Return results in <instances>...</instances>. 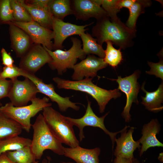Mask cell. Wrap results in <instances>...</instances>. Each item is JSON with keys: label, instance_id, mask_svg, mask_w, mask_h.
<instances>
[{"label": "cell", "instance_id": "14", "mask_svg": "<svg viewBox=\"0 0 163 163\" xmlns=\"http://www.w3.org/2000/svg\"><path fill=\"white\" fill-rule=\"evenodd\" d=\"M108 65L103 58L92 54L88 55L74 66L72 78L74 81L81 80L84 78H93L97 75L98 71L106 68Z\"/></svg>", "mask_w": 163, "mask_h": 163}, {"label": "cell", "instance_id": "40", "mask_svg": "<svg viewBox=\"0 0 163 163\" xmlns=\"http://www.w3.org/2000/svg\"><path fill=\"white\" fill-rule=\"evenodd\" d=\"M47 161L46 160H45L43 161V162H42V163H47ZM62 163H74L73 162H62ZM38 163V161H36L35 162H34V163ZM48 163H50V160H49Z\"/></svg>", "mask_w": 163, "mask_h": 163}, {"label": "cell", "instance_id": "24", "mask_svg": "<svg viewBox=\"0 0 163 163\" xmlns=\"http://www.w3.org/2000/svg\"><path fill=\"white\" fill-rule=\"evenodd\" d=\"M32 140L19 136L0 140V155L8 151H15L30 146Z\"/></svg>", "mask_w": 163, "mask_h": 163}, {"label": "cell", "instance_id": "29", "mask_svg": "<svg viewBox=\"0 0 163 163\" xmlns=\"http://www.w3.org/2000/svg\"><path fill=\"white\" fill-rule=\"evenodd\" d=\"M14 21L26 22L33 21L27 10L21 5L20 0H10Z\"/></svg>", "mask_w": 163, "mask_h": 163}, {"label": "cell", "instance_id": "36", "mask_svg": "<svg viewBox=\"0 0 163 163\" xmlns=\"http://www.w3.org/2000/svg\"><path fill=\"white\" fill-rule=\"evenodd\" d=\"M27 4L43 8H48V4L50 0H24Z\"/></svg>", "mask_w": 163, "mask_h": 163}, {"label": "cell", "instance_id": "26", "mask_svg": "<svg viewBox=\"0 0 163 163\" xmlns=\"http://www.w3.org/2000/svg\"><path fill=\"white\" fill-rule=\"evenodd\" d=\"M80 36L83 43L82 50L86 56L95 54L101 58L104 57L105 50L102 46L98 43L96 39L88 32L83 33Z\"/></svg>", "mask_w": 163, "mask_h": 163}, {"label": "cell", "instance_id": "35", "mask_svg": "<svg viewBox=\"0 0 163 163\" xmlns=\"http://www.w3.org/2000/svg\"><path fill=\"white\" fill-rule=\"evenodd\" d=\"M2 64L5 66H12L14 64V61L11 55L2 48L1 51Z\"/></svg>", "mask_w": 163, "mask_h": 163}, {"label": "cell", "instance_id": "2", "mask_svg": "<svg viewBox=\"0 0 163 163\" xmlns=\"http://www.w3.org/2000/svg\"><path fill=\"white\" fill-rule=\"evenodd\" d=\"M92 79L87 78L79 81H71L55 77L53 80L59 89L80 91L89 94L96 101L99 112L102 113L109 101L120 97L121 93L118 88L107 90L100 88L93 83Z\"/></svg>", "mask_w": 163, "mask_h": 163}, {"label": "cell", "instance_id": "10", "mask_svg": "<svg viewBox=\"0 0 163 163\" xmlns=\"http://www.w3.org/2000/svg\"><path fill=\"white\" fill-rule=\"evenodd\" d=\"M25 78L23 81L18 80L17 78L11 80L12 85L8 97L14 107L27 105L28 103L36 97L37 94L39 93L34 83L28 78Z\"/></svg>", "mask_w": 163, "mask_h": 163}, {"label": "cell", "instance_id": "6", "mask_svg": "<svg viewBox=\"0 0 163 163\" xmlns=\"http://www.w3.org/2000/svg\"><path fill=\"white\" fill-rule=\"evenodd\" d=\"M71 39L72 46L66 51L61 49L52 51L43 46L52 58L51 61L48 63L49 67L52 70H56L59 75L63 74L68 69H73L78 59L82 60L85 58L81 41L75 37H71Z\"/></svg>", "mask_w": 163, "mask_h": 163}, {"label": "cell", "instance_id": "27", "mask_svg": "<svg viewBox=\"0 0 163 163\" xmlns=\"http://www.w3.org/2000/svg\"><path fill=\"white\" fill-rule=\"evenodd\" d=\"M6 153L9 159L14 163H33L36 161L30 146L8 151Z\"/></svg>", "mask_w": 163, "mask_h": 163}, {"label": "cell", "instance_id": "15", "mask_svg": "<svg viewBox=\"0 0 163 163\" xmlns=\"http://www.w3.org/2000/svg\"><path fill=\"white\" fill-rule=\"evenodd\" d=\"M71 6L73 14L77 19L86 21L94 18L97 20L107 16L105 11L94 0L71 1Z\"/></svg>", "mask_w": 163, "mask_h": 163}, {"label": "cell", "instance_id": "37", "mask_svg": "<svg viewBox=\"0 0 163 163\" xmlns=\"http://www.w3.org/2000/svg\"><path fill=\"white\" fill-rule=\"evenodd\" d=\"M135 0H119V6L121 9L123 8L129 9L133 5Z\"/></svg>", "mask_w": 163, "mask_h": 163}, {"label": "cell", "instance_id": "30", "mask_svg": "<svg viewBox=\"0 0 163 163\" xmlns=\"http://www.w3.org/2000/svg\"><path fill=\"white\" fill-rule=\"evenodd\" d=\"M119 0H101V6L111 20L119 18L117 14L120 10L119 6Z\"/></svg>", "mask_w": 163, "mask_h": 163}, {"label": "cell", "instance_id": "20", "mask_svg": "<svg viewBox=\"0 0 163 163\" xmlns=\"http://www.w3.org/2000/svg\"><path fill=\"white\" fill-rule=\"evenodd\" d=\"M145 82L142 84L141 90L145 93V97L141 96V103L148 110L154 112L161 111L163 109L161 104L163 102V82L159 85L157 89L153 92H148L145 88Z\"/></svg>", "mask_w": 163, "mask_h": 163}, {"label": "cell", "instance_id": "4", "mask_svg": "<svg viewBox=\"0 0 163 163\" xmlns=\"http://www.w3.org/2000/svg\"><path fill=\"white\" fill-rule=\"evenodd\" d=\"M42 115L53 134L61 143L71 148L79 145L73 126L66 119L65 116L51 106L45 107L43 110Z\"/></svg>", "mask_w": 163, "mask_h": 163}, {"label": "cell", "instance_id": "1", "mask_svg": "<svg viewBox=\"0 0 163 163\" xmlns=\"http://www.w3.org/2000/svg\"><path fill=\"white\" fill-rule=\"evenodd\" d=\"M136 31L128 28L120 18L111 20L107 16L97 20L92 29V35L95 37L97 43L102 46L107 41L125 50L132 46Z\"/></svg>", "mask_w": 163, "mask_h": 163}, {"label": "cell", "instance_id": "21", "mask_svg": "<svg viewBox=\"0 0 163 163\" xmlns=\"http://www.w3.org/2000/svg\"><path fill=\"white\" fill-rule=\"evenodd\" d=\"M20 2L34 21L45 28L52 30L53 16L49 8H43L31 5L24 0H20Z\"/></svg>", "mask_w": 163, "mask_h": 163}, {"label": "cell", "instance_id": "9", "mask_svg": "<svg viewBox=\"0 0 163 163\" xmlns=\"http://www.w3.org/2000/svg\"><path fill=\"white\" fill-rule=\"evenodd\" d=\"M51 60V56L42 45L34 43L21 58L18 67L26 72L35 75L42 67Z\"/></svg>", "mask_w": 163, "mask_h": 163}, {"label": "cell", "instance_id": "11", "mask_svg": "<svg viewBox=\"0 0 163 163\" xmlns=\"http://www.w3.org/2000/svg\"><path fill=\"white\" fill-rule=\"evenodd\" d=\"M21 76L27 78L33 82L36 86L39 92L44 94L53 102L57 103L59 110L65 112L69 108L76 111L78 110L80 107L76 104L78 103L72 102L69 97H62L56 93L55 87L52 83L46 84L35 75L31 74L21 70Z\"/></svg>", "mask_w": 163, "mask_h": 163}, {"label": "cell", "instance_id": "33", "mask_svg": "<svg viewBox=\"0 0 163 163\" xmlns=\"http://www.w3.org/2000/svg\"><path fill=\"white\" fill-rule=\"evenodd\" d=\"M21 69L14 65L12 66H5L0 73V78L13 80L21 76Z\"/></svg>", "mask_w": 163, "mask_h": 163}, {"label": "cell", "instance_id": "39", "mask_svg": "<svg viewBox=\"0 0 163 163\" xmlns=\"http://www.w3.org/2000/svg\"><path fill=\"white\" fill-rule=\"evenodd\" d=\"M0 163H14L8 158L6 152L0 155Z\"/></svg>", "mask_w": 163, "mask_h": 163}, {"label": "cell", "instance_id": "38", "mask_svg": "<svg viewBox=\"0 0 163 163\" xmlns=\"http://www.w3.org/2000/svg\"><path fill=\"white\" fill-rule=\"evenodd\" d=\"M133 159H127L121 157H117L114 159L113 163H130Z\"/></svg>", "mask_w": 163, "mask_h": 163}, {"label": "cell", "instance_id": "41", "mask_svg": "<svg viewBox=\"0 0 163 163\" xmlns=\"http://www.w3.org/2000/svg\"><path fill=\"white\" fill-rule=\"evenodd\" d=\"M158 159L161 162L163 161V154L162 153L160 154L158 158Z\"/></svg>", "mask_w": 163, "mask_h": 163}, {"label": "cell", "instance_id": "19", "mask_svg": "<svg viewBox=\"0 0 163 163\" xmlns=\"http://www.w3.org/2000/svg\"><path fill=\"white\" fill-rule=\"evenodd\" d=\"M100 149L96 147L87 149L79 145L73 148H65L64 155L76 163H99V156Z\"/></svg>", "mask_w": 163, "mask_h": 163}, {"label": "cell", "instance_id": "12", "mask_svg": "<svg viewBox=\"0 0 163 163\" xmlns=\"http://www.w3.org/2000/svg\"><path fill=\"white\" fill-rule=\"evenodd\" d=\"M93 23L83 25H78L66 22L53 17L52 28L53 34V50L62 49L64 41L69 36L73 35H80L87 30L86 28Z\"/></svg>", "mask_w": 163, "mask_h": 163}, {"label": "cell", "instance_id": "31", "mask_svg": "<svg viewBox=\"0 0 163 163\" xmlns=\"http://www.w3.org/2000/svg\"><path fill=\"white\" fill-rule=\"evenodd\" d=\"M13 21L10 0H0V21L7 23Z\"/></svg>", "mask_w": 163, "mask_h": 163}, {"label": "cell", "instance_id": "8", "mask_svg": "<svg viewBox=\"0 0 163 163\" xmlns=\"http://www.w3.org/2000/svg\"><path fill=\"white\" fill-rule=\"evenodd\" d=\"M140 72L139 70H136L129 76L123 78L119 76L117 79H110L116 81L118 83L117 88L126 95V104L121 115L126 122H129L131 120V115L129 111L133 103L136 104L139 103L138 95L140 85L137 80L139 77Z\"/></svg>", "mask_w": 163, "mask_h": 163}, {"label": "cell", "instance_id": "5", "mask_svg": "<svg viewBox=\"0 0 163 163\" xmlns=\"http://www.w3.org/2000/svg\"><path fill=\"white\" fill-rule=\"evenodd\" d=\"M50 99L46 97L41 98L35 97L32 100L31 104L20 107L14 106L11 102L0 107V111L19 123L23 129L29 133L32 127L31 118L46 107L51 106Z\"/></svg>", "mask_w": 163, "mask_h": 163}, {"label": "cell", "instance_id": "22", "mask_svg": "<svg viewBox=\"0 0 163 163\" xmlns=\"http://www.w3.org/2000/svg\"><path fill=\"white\" fill-rule=\"evenodd\" d=\"M23 129L19 123L0 111V140L19 136Z\"/></svg>", "mask_w": 163, "mask_h": 163}, {"label": "cell", "instance_id": "28", "mask_svg": "<svg viewBox=\"0 0 163 163\" xmlns=\"http://www.w3.org/2000/svg\"><path fill=\"white\" fill-rule=\"evenodd\" d=\"M107 47L105 50L104 61L108 65L115 68L123 60L121 49H117L113 46V44L110 41H107Z\"/></svg>", "mask_w": 163, "mask_h": 163}, {"label": "cell", "instance_id": "13", "mask_svg": "<svg viewBox=\"0 0 163 163\" xmlns=\"http://www.w3.org/2000/svg\"><path fill=\"white\" fill-rule=\"evenodd\" d=\"M12 24L22 29L30 37L34 43L38 44L44 46L50 50L53 51V31L40 25L33 21L22 22L12 21Z\"/></svg>", "mask_w": 163, "mask_h": 163}, {"label": "cell", "instance_id": "42", "mask_svg": "<svg viewBox=\"0 0 163 163\" xmlns=\"http://www.w3.org/2000/svg\"><path fill=\"white\" fill-rule=\"evenodd\" d=\"M130 163H139V161L136 159L133 158ZM142 163H144L142 162Z\"/></svg>", "mask_w": 163, "mask_h": 163}, {"label": "cell", "instance_id": "16", "mask_svg": "<svg viewBox=\"0 0 163 163\" xmlns=\"http://www.w3.org/2000/svg\"><path fill=\"white\" fill-rule=\"evenodd\" d=\"M7 24L9 25L11 47L14 51L16 57L21 58L34 43L29 35L22 29L10 22Z\"/></svg>", "mask_w": 163, "mask_h": 163}, {"label": "cell", "instance_id": "17", "mask_svg": "<svg viewBox=\"0 0 163 163\" xmlns=\"http://www.w3.org/2000/svg\"><path fill=\"white\" fill-rule=\"evenodd\" d=\"M134 127H131L127 132L126 129L121 133L120 137L116 139L117 146L114 152L116 157H121L129 159L134 158L133 152L137 148L141 147L140 143L133 139V134Z\"/></svg>", "mask_w": 163, "mask_h": 163}, {"label": "cell", "instance_id": "3", "mask_svg": "<svg viewBox=\"0 0 163 163\" xmlns=\"http://www.w3.org/2000/svg\"><path fill=\"white\" fill-rule=\"evenodd\" d=\"M32 127L34 133L30 147L36 160L40 159L47 149L59 155H64L65 147L53 134L42 114H39Z\"/></svg>", "mask_w": 163, "mask_h": 163}, {"label": "cell", "instance_id": "23", "mask_svg": "<svg viewBox=\"0 0 163 163\" xmlns=\"http://www.w3.org/2000/svg\"><path fill=\"white\" fill-rule=\"evenodd\" d=\"M48 7L53 17L62 21L66 16L73 14L70 0H50Z\"/></svg>", "mask_w": 163, "mask_h": 163}, {"label": "cell", "instance_id": "18", "mask_svg": "<svg viewBox=\"0 0 163 163\" xmlns=\"http://www.w3.org/2000/svg\"><path fill=\"white\" fill-rule=\"evenodd\" d=\"M160 130V125L156 119L152 120L143 127L142 136L138 141L142 144L139 155L141 156L149 148L162 147L163 144L157 139L156 136Z\"/></svg>", "mask_w": 163, "mask_h": 163}, {"label": "cell", "instance_id": "34", "mask_svg": "<svg viewBox=\"0 0 163 163\" xmlns=\"http://www.w3.org/2000/svg\"><path fill=\"white\" fill-rule=\"evenodd\" d=\"M12 81L0 78V99L8 97L12 85Z\"/></svg>", "mask_w": 163, "mask_h": 163}, {"label": "cell", "instance_id": "25", "mask_svg": "<svg viewBox=\"0 0 163 163\" xmlns=\"http://www.w3.org/2000/svg\"><path fill=\"white\" fill-rule=\"evenodd\" d=\"M152 1L149 0H135L132 6L128 9L129 15L125 24L130 29L136 30V24L139 16L145 12V8L151 6Z\"/></svg>", "mask_w": 163, "mask_h": 163}, {"label": "cell", "instance_id": "32", "mask_svg": "<svg viewBox=\"0 0 163 163\" xmlns=\"http://www.w3.org/2000/svg\"><path fill=\"white\" fill-rule=\"evenodd\" d=\"M160 58L159 61L157 63L148 62L147 63L150 68L149 71H146L147 74L155 75L156 77L163 80V50H161L157 54Z\"/></svg>", "mask_w": 163, "mask_h": 163}, {"label": "cell", "instance_id": "43", "mask_svg": "<svg viewBox=\"0 0 163 163\" xmlns=\"http://www.w3.org/2000/svg\"><path fill=\"white\" fill-rule=\"evenodd\" d=\"M2 66H1L0 64V73L2 72Z\"/></svg>", "mask_w": 163, "mask_h": 163}, {"label": "cell", "instance_id": "45", "mask_svg": "<svg viewBox=\"0 0 163 163\" xmlns=\"http://www.w3.org/2000/svg\"></svg>", "mask_w": 163, "mask_h": 163}, {"label": "cell", "instance_id": "44", "mask_svg": "<svg viewBox=\"0 0 163 163\" xmlns=\"http://www.w3.org/2000/svg\"><path fill=\"white\" fill-rule=\"evenodd\" d=\"M2 106V104H1V103L0 102V106Z\"/></svg>", "mask_w": 163, "mask_h": 163}, {"label": "cell", "instance_id": "7", "mask_svg": "<svg viewBox=\"0 0 163 163\" xmlns=\"http://www.w3.org/2000/svg\"><path fill=\"white\" fill-rule=\"evenodd\" d=\"M91 102L88 101V104L84 116L80 118L75 119L69 117H65L68 120L73 126L75 125L78 127L79 129V140L81 142L85 138L83 132V129L86 126H91L99 128L102 129L110 137L112 144L113 149L116 139V135L121 133L124 130L126 129L129 126H126L122 130L117 132H111L106 128L104 121L105 117L108 115L107 112L104 115L99 117L94 112L91 107Z\"/></svg>", "mask_w": 163, "mask_h": 163}]
</instances>
